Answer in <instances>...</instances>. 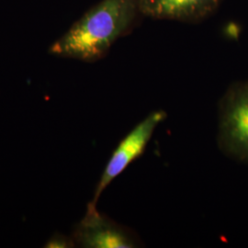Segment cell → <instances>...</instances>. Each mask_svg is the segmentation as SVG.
Here are the masks:
<instances>
[{"label":"cell","mask_w":248,"mask_h":248,"mask_svg":"<svg viewBox=\"0 0 248 248\" xmlns=\"http://www.w3.org/2000/svg\"><path fill=\"white\" fill-rule=\"evenodd\" d=\"M167 116L164 110L151 112L120 142L107 163L90 203L97 205L107 186L120 176L133 161L142 155L156 127L167 119Z\"/></svg>","instance_id":"obj_3"},{"label":"cell","mask_w":248,"mask_h":248,"mask_svg":"<svg viewBox=\"0 0 248 248\" xmlns=\"http://www.w3.org/2000/svg\"><path fill=\"white\" fill-rule=\"evenodd\" d=\"M72 237L83 248H135L141 241L133 230L99 213L97 205L88 204L84 218L75 227Z\"/></svg>","instance_id":"obj_4"},{"label":"cell","mask_w":248,"mask_h":248,"mask_svg":"<svg viewBox=\"0 0 248 248\" xmlns=\"http://www.w3.org/2000/svg\"><path fill=\"white\" fill-rule=\"evenodd\" d=\"M45 248H76L75 241L72 236H66L62 233L56 232L46 242Z\"/></svg>","instance_id":"obj_6"},{"label":"cell","mask_w":248,"mask_h":248,"mask_svg":"<svg viewBox=\"0 0 248 248\" xmlns=\"http://www.w3.org/2000/svg\"><path fill=\"white\" fill-rule=\"evenodd\" d=\"M223 0H139L141 15L154 19L199 23L210 18Z\"/></svg>","instance_id":"obj_5"},{"label":"cell","mask_w":248,"mask_h":248,"mask_svg":"<svg viewBox=\"0 0 248 248\" xmlns=\"http://www.w3.org/2000/svg\"><path fill=\"white\" fill-rule=\"evenodd\" d=\"M218 144L227 156L248 163V80L231 85L220 100Z\"/></svg>","instance_id":"obj_2"},{"label":"cell","mask_w":248,"mask_h":248,"mask_svg":"<svg viewBox=\"0 0 248 248\" xmlns=\"http://www.w3.org/2000/svg\"><path fill=\"white\" fill-rule=\"evenodd\" d=\"M139 0H101L76 21L49 49L52 55L94 62L133 27Z\"/></svg>","instance_id":"obj_1"}]
</instances>
